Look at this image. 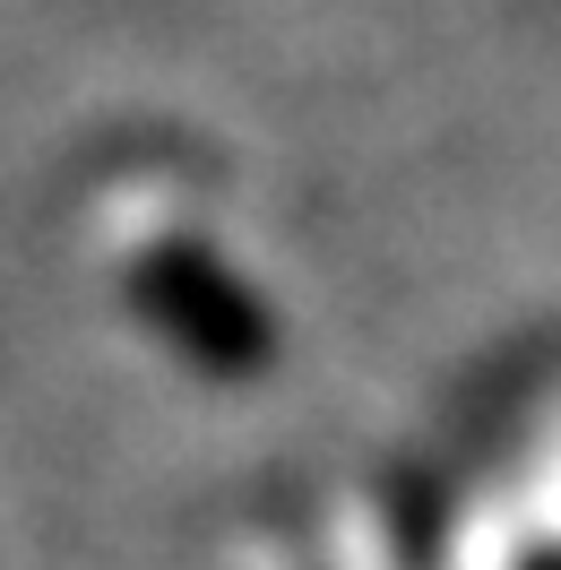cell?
Instances as JSON below:
<instances>
[{"mask_svg": "<svg viewBox=\"0 0 561 570\" xmlns=\"http://www.w3.org/2000/svg\"><path fill=\"white\" fill-rule=\"evenodd\" d=\"M130 303L147 312V328L181 346V355L216 372V381H250L277 363V312L259 303V285L234 277L199 234H156L130 259Z\"/></svg>", "mask_w": 561, "mask_h": 570, "instance_id": "1", "label": "cell"}, {"mask_svg": "<svg viewBox=\"0 0 561 570\" xmlns=\"http://www.w3.org/2000/svg\"><path fill=\"white\" fill-rule=\"evenodd\" d=\"M526 570H561V553H535V562H526Z\"/></svg>", "mask_w": 561, "mask_h": 570, "instance_id": "2", "label": "cell"}]
</instances>
